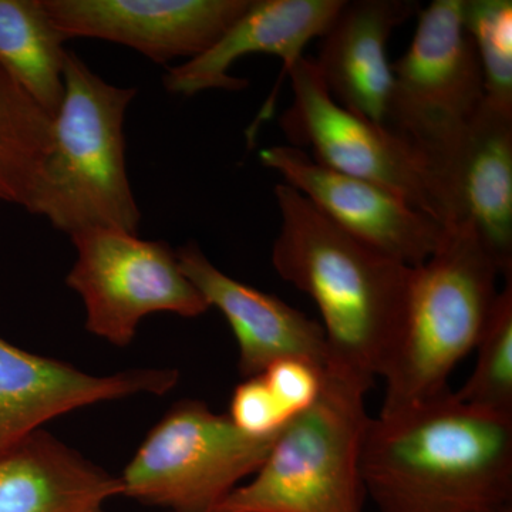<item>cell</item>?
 Wrapping results in <instances>:
<instances>
[{"mask_svg":"<svg viewBox=\"0 0 512 512\" xmlns=\"http://www.w3.org/2000/svg\"><path fill=\"white\" fill-rule=\"evenodd\" d=\"M370 387L339 370H323L312 406L286 424L255 477L215 512H363Z\"/></svg>","mask_w":512,"mask_h":512,"instance_id":"obj_5","label":"cell"},{"mask_svg":"<svg viewBox=\"0 0 512 512\" xmlns=\"http://www.w3.org/2000/svg\"><path fill=\"white\" fill-rule=\"evenodd\" d=\"M259 376L268 384L289 419H295L318 397L323 370L305 360L284 359L269 366Z\"/></svg>","mask_w":512,"mask_h":512,"instance_id":"obj_23","label":"cell"},{"mask_svg":"<svg viewBox=\"0 0 512 512\" xmlns=\"http://www.w3.org/2000/svg\"><path fill=\"white\" fill-rule=\"evenodd\" d=\"M450 224L466 222L505 279L512 276V113L483 101L441 165Z\"/></svg>","mask_w":512,"mask_h":512,"instance_id":"obj_14","label":"cell"},{"mask_svg":"<svg viewBox=\"0 0 512 512\" xmlns=\"http://www.w3.org/2000/svg\"><path fill=\"white\" fill-rule=\"evenodd\" d=\"M136 87L107 83L67 52L62 103L53 117L30 214L73 237L89 229L137 234L141 212L128 180L124 120Z\"/></svg>","mask_w":512,"mask_h":512,"instance_id":"obj_3","label":"cell"},{"mask_svg":"<svg viewBox=\"0 0 512 512\" xmlns=\"http://www.w3.org/2000/svg\"><path fill=\"white\" fill-rule=\"evenodd\" d=\"M417 18L409 49L392 63L386 126L410 141L440 177L483 104V73L464 28L463 0H434Z\"/></svg>","mask_w":512,"mask_h":512,"instance_id":"obj_8","label":"cell"},{"mask_svg":"<svg viewBox=\"0 0 512 512\" xmlns=\"http://www.w3.org/2000/svg\"><path fill=\"white\" fill-rule=\"evenodd\" d=\"M288 74L293 99L279 117L288 146L309 150L323 167L379 185L444 227L450 224L439 174L410 141L336 103L312 59L302 57Z\"/></svg>","mask_w":512,"mask_h":512,"instance_id":"obj_7","label":"cell"},{"mask_svg":"<svg viewBox=\"0 0 512 512\" xmlns=\"http://www.w3.org/2000/svg\"><path fill=\"white\" fill-rule=\"evenodd\" d=\"M178 377L174 369L90 375L0 338V456L64 413L138 394L163 396L177 386Z\"/></svg>","mask_w":512,"mask_h":512,"instance_id":"obj_12","label":"cell"},{"mask_svg":"<svg viewBox=\"0 0 512 512\" xmlns=\"http://www.w3.org/2000/svg\"><path fill=\"white\" fill-rule=\"evenodd\" d=\"M229 419L252 436L279 433L292 420L279 406L262 376L249 377L235 389Z\"/></svg>","mask_w":512,"mask_h":512,"instance_id":"obj_22","label":"cell"},{"mask_svg":"<svg viewBox=\"0 0 512 512\" xmlns=\"http://www.w3.org/2000/svg\"><path fill=\"white\" fill-rule=\"evenodd\" d=\"M274 192L281 214L275 271L318 306L326 369L372 386L399 345L413 268L350 237L288 184Z\"/></svg>","mask_w":512,"mask_h":512,"instance_id":"obj_2","label":"cell"},{"mask_svg":"<svg viewBox=\"0 0 512 512\" xmlns=\"http://www.w3.org/2000/svg\"><path fill=\"white\" fill-rule=\"evenodd\" d=\"M52 128V116L0 66V201L29 211Z\"/></svg>","mask_w":512,"mask_h":512,"instance_id":"obj_19","label":"cell"},{"mask_svg":"<svg viewBox=\"0 0 512 512\" xmlns=\"http://www.w3.org/2000/svg\"><path fill=\"white\" fill-rule=\"evenodd\" d=\"M345 0H251L249 8L202 55L175 66L164 76L168 92L191 97L207 90L238 92L247 80L231 76L239 59L272 55L291 72L311 40L325 35Z\"/></svg>","mask_w":512,"mask_h":512,"instance_id":"obj_15","label":"cell"},{"mask_svg":"<svg viewBox=\"0 0 512 512\" xmlns=\"http://www.w3.org/2000/svg\"><path fill=\"white\" fill-rule=\"evenodd\" d=\"M67 40L43 0H0V66L52 119L63 99Z\"/></svg>","mask_w":512,"mask_h":512,"instance_id":"obj_18","label":"cell"},{"mask_svg":"<svg viewBox=\"0 0 512 512\" xmlns=\"http://www.w3.org/2000/svg\"><path fill=\"white\" fill-rule=\"evenodd\" d=\"M63 35L131 47L158 64L202 55L251 0H43Z\"/></svg>","mask_w":512,"mask_h":512,"instance_id":"obj_11","label":"cell"},{"mask_svg":"<svg viewBox=\"0 0 512 512\" xmlns=\"http://www.w3.org/2000/svg\"><path fill=\"white\" fill-rule=\"evenodd\" d=\"M70 238L77 259L66 284L82 298L86 329L111 345H130L141 320L154 313L197 318L210 309L165 242L117 229Z\"/></svg>","mask_w":512,"mask_h":512,"instance_id":"obj_9","label":"cell"},{"mask_svg":"<svg viewBox=\"0 0 512 512\" xmlns=\"http://www.w3.org/2000/svg\"><path fill=\"white\" fill-rule=\"evenodd\" d=\"M463 22L484 80V99L512 113V2L463 0Z\"/></svg>","mask_w":512,"mask_h":512,"instance_id":"obj_21","label":"cell"},{"mask_svg":"<svg viewBox=\"0 0 512 512\" xmlns=\"http://www.w3.org/2000/svg\"><path fill=\"white\" fill-rule=\"evenodd\" d=\"M120 478L37 430L0 456V512H107Z\"/></svg>","mask_w":512,"mask_h":512,"instance_id":"obj_17","label":"cell"},{"mask_svg":"<svg viewBox=\"0 0 512 512\" xmlns=\"http://www.w3.org/2000/svg\"><path fill=\"white\" fill-rule=\"evenodd\" d=\"M498 512H512V508H507V510L498 511Z\"/></svg>","mask_w":512,"mask_h":512,"instance_id":"obj_24","label":"cell"},{"mask_svg":"<svg viewBox=\"0 0 512 512\" xmlns=\"http://www.w3.org/2000/svg\"><path fill=\"white\" fill-rule=\"evenodd\" d=\"M181 271L210 308L225 316L237 338L239 370L262 375L278 360L299 359L319 369L328 366L322 325L274 295L258 291L220 271L195 242L175 251Z\"/></svg>","mask_w":512,"mask_h":512,"instance_id":"obj_13","label":"cell"},{"mask_svg":"<svg viewBox=\"0 0 512 512\" xmlns=\"http://www.w3.org/2000/svg\"><path fill=\"white\" fill-rule=\"evenodd\" d=\"M500 275L471 225H447L439 248L412 269L402 336L383 376L380 414L450 392L451 373L476 349L493 311Z\"/></svg>","mask_w":512,"mask_h":512,"instance_id":"obj_4","label":"cell"},{"mask_svg":"<svg viewBox=\"0 0 512 512\" xmlns=\"http://www.w3.org/2000/svg\"><path fill=\"white\" fill-rule=\"evenodd\" d=\"M259 158L336 227L400 264H423L446 235L443 224L393 192L323 167L299 148L268 147Z\"/></svg>","mask_w":512,"mask_h":512,"instance_id":"obj_10","label":"cell"},{"mask_svg":"<svg viewBox=\"0 0 512 512\" xmlns=\"http://www.w3.org/2000/svg\"><path fill=\"white\" fill-rule=\"evenodd\" d=\"M417 10L414 0H345L313 60L336 103L386 126L393 87L387 43Z\"/></svg>","mask_w":512,"mask_h":512,"instance_id":"obj_16","label":"cell"},{"mask_svg":"<svg viewBox=\"0 0 512 512\" xmlns=\"http://www.w3.org/2000/svg\"><path fill=\"white\" fill-rule=\"evenodd\" d=\"M362 478L377 512L512 508V416L448 392L370 419Z\"/></svg>","mask_w":512,"mask_h":512,"instance_id":"obj_1","label":"cell"},{"mask_svg":"<svg viewBox=\"0 0 512 512\" xmlns=\"http://www.w3.org/2000/svg\"><path fill=\"white\" fill-rule=\"evenodd\" d=\"M279 433L252 436L229 416L185 400L165 414L127 464L119 477L121 495L171 512H215L264 464Z\"/></svg>","mask_w":512,"mask_h":512,"instance_id":"obj_6","label":"cell"},{"mask_svg":"<svg viewBox=\"0 0 512 512\" xmlns=\"http://www.w3.org/2000/svg\"><path fill=\"white\" fill-rule=\"evenodd\" d=\"M505 281L478 340L474 372L454 396L478 409L512 416V276Z\"/></svg>","mask_w":512,"mask_h":512,"instance_id":"obj_20","label":"cell"}]
</instances>
